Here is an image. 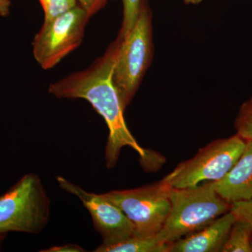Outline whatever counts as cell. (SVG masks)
I'll return each instance as SVG.
<instances>
[{
  "mask_svg": "<svg viewBox=\"0 0 252 252\" xmlns=\"http://www.w3.org/2000/svg\"><path fill=\"white\" fill-rule=\"evenodd\" d=\"M123 38L118 34L101 57L90 67L73 73L50 84L49 92L59 99H84L103 118L109 129L105 147L107 168L117 165L123 147L137 152L142 161L149 160L150 154L141 147L126 125L124 109L114 81L113 73Z\"/></svg>",
  "mask_w": 252,
  "mask_h": 252,
  "instance_id": "6da1fadb",
  "label": "cell"
},
{
  "mask_svg": "<svg viewBox=\"0 0 252 252\" xmlns=\"http://www.w3.org/2000/svg\"><path fill=\"white\" fill-rule=\"evenodd\" d=\"M170 213L157 235L160 242L170 245L206 226L231 207L217 193L212 182L190 188H170Z\"/></svg>",
  "mask_w": 252,
  "mask_h": 252,
  "instance_id": "7a4b0ae2",
  "label": "cell"
},
{
  "mask_svg": "<svg viewBox=\"0 0 252 252\" xmlns=\"http://www.w3.org/2000/svg\"><path fill=\"white\" fill-rule=\"evenodd\" d=\"M152 16L148 0H141L133 27L123 38L113 81L125 109L135 97L153 60Z\"/></svg>",
  "mask_w": 252,
  "mask_h": 252,
  "instance_id": "3957f363",
  "label": "cell"
},
{
  "mask_svg": "<svg viewBox=\"0 0 252 252\" xmlns=\"http://www.w3.org/2000/svg\"><path fill=\"white\" fill-rule=\"evenodd\" d=\"M50 207L51 201L39 176H23L0 196V234H39L49 223Z\"/></svg>",
  "mask_w": 252,
  "mask_h": 252,
  "instance_id": "277c9868",
  "label": "cell"
},
{
  "mask_svg": "<svg viewBox=\"0 0 252 252\" xmlns=\"http://www.w3.org/2000/svg\"><path fill=\"white\" fill-rule=\"evenodd\" d=\"M246 140L238 134L213 141L181 162L162 181L170 188H190L223 178L243 154Z\"/></svg>",
  "mask_w": 252,
  "mask_h": 252,
  "instance_id": "5b68a950",
  "label": "cell"
},
{
  "mask_svg": "<svg viewBox=\"0 0 252 252\" xmlns=\"http://www.w3.org/2000/svg\"><path fill=\"white\" fill-rule=\"evenodd\" d=\"M170 187L163 181L138 188L102 193L130 220L133 235L155 236L160 231L170 211Z\"/></svg>",
  "mask_w": 252,
  "mask_h": 252,
  "instance_id": "8992f818",
  "label": "cell"
},
{
  "mask_svg": "<svg viewBox=\"0 0 252 252\" xmlns=\"http://www.w3.org/2000/svg\"><path fill=\"white\" fill-rule=\"evenodd\" d=\"M89 16L80 5L44 22L34 36L32 51L34 59L44 69L57 65L82 42Z\"/></svg>",
  "mask_w": 252,
  "mask_h": 252,
  "instance_id": "52a82bcc",
  "label": "cell"
},
{
  "mask_svg": "<svg viewBox=\"0 0 252 252\" xmlns=\"http://www.w3.org/2000/svg\"><path fill=\"white\" fill-rule=\"evenodd\" d=\"M60 187L77 196L90 212L94 228L102 236V245L119 243L133 235L135 228L119 207L102 194L87 191L61 176L57 177Z\"/></svg>",
  "mask_w": 252,
  "mask_h": 252,
  "instance_id": "ba28073f",
  "label": "cell"
},
{
  "mask_svg": "<svg viewBox=\"0 0 252 252\" xmlns=\"http://www.w3.org/2000/svg\"><path fill=\"white\" fill-rule=\"evenodd\" d=\"M235 220L230 210L201 229L170 244V252H222Z\"/></svg>",
  "mask_w": 252,
  "mask_h": 252,
  "instance_id": "9c48e42d",
  "label": "cell"
},
{
  "mask_svg": "<svg viewBox=\"0 0 252 252\" xmlns=\"http://www.w3.org/2000/svg\"><path fill=\"white\" fill-rule=\"evenodd\" d=\"M212 184L217 193L230 204L252 198V140H246L243 154L230 171Z\"/></svg>",
  "mask_w": 252,
  "mask_h": 252,
  "instance_id": "30bf717a",
  "label": "cell"
},
{
  "mask_svg": "<svg viewBox=\"0 0 252 252\" xmlns=\"http://www.w3.org/2000/svg\"><path fill=\"white\" fill-rule=\"evenodd\" d=\"M170 245L162 243L155 236H139L130 238L112 244L99 245L94 252H170Z\"/></svg>",
  "mask_w": 252,
  "mask_h": 252,
  "instance_id": "8fae6325",
  "label": "cell"
},
{
  "mask_svg": "<svg viewBox=\"0 0 252 252\" xmlns=\"http://www.w3.org/2000/svg\"><path fill=\"white\" fill-rule=\"evenodd\" d=\"M252 225L248 220L236 217L222 252H252Z\"/></svg>",
  "mask_w": 252,
  "mask_h": 252,
  "instance_id": "7c38bea8",
  "label": "cell"
},
{
  "mask_svg": "<svg viewBox=\"0 0 252 252\" xmlns=\"http://www.w3.org/2000/svg\"><path fill=\"white\" fill-rule=\"evenodd\" d=\"M44 13V22H49L77 5V0H39Z\"/></svg>",
  "mask_w": 252,
  "mask_h": 252,
  "instance_id": "4fadbf2b",
  "label": "cell"
},
{
  "mask_svg": "<svg viewBox=\"0 0 252 252\" xmlns=\"http://www.w3.org/2000/svg\"><path fill=\"white\" fill-rule=\"evenodd\" d=\"M237 134L245 140H252V98L240 109L235 124Z\"/></svg>",
  "mask_w": 252,
  "mask_h": 252,
  "instance_id": "5bb4252c",
  "label": "cell"
},
{
  "mask_svg": "<svg viewBox=\"0 0 252 252\" xmlns=\"http://www.w3.org/2000/svg\"><path fill=\"white\" fill-rule=\"evenodd\" d=\"M123 4V20L119 35L125 38L133 27L138 14L141 0H122Z\"/></svg>",
  "mask_w": 252,
  "mask_h": 252,
  "instance_id": "9a60e30c",
  "label": "cell"
},
{
  "mask_svg": "<svg viewBox=\"0 0 252 252\" xmlns=\"http://www.w3.org/2000/svg\"><path fill=\"white\" fill-rule=\"evenodd\" d=\"M230 211L233 212L235 217L248 220L252 225V198L232 203Z\"/></svg>",
  "mask_w": 252,
  "mask_h": 252,
  "instance_id": "2e32d148",
  "label": "cell"
},
{
  "mask_svg": "<svg viewBox=\"0 0 252 252\" xmlns=\"http://www.w3.org/2000/svg\"><path fill=\"white\" fill-rule=\"evenodd\" d=\"M110 0H77L79 5L85 10L89 18L105 7Z\"/></svg>",
  "mask_w": 252,
  "mask_h": 252,
  "instance_id": "e0dca14e",
  "label": "cell"
},
{
  "mask_svg": "<svg viewBox=\"0 0 252 252\" xmlns=\"http://www.w3.org/2000/svg\"><path fill=\"white\" fill-rule=\"evenodd\" d=\"M41 252H84V249L77 244H65L41 250Z\"/></svg>",
  "mask_w": 252,
  "mask_h": 252,
  "instance_id": "ac0fdd59",
  "label": "cell"
},
{
  "mask_svg": "<svg viewBox=\"0 0 252 252\" xmlns=\"http://www.w3.org/2000/svg\"><path fill=\"white\" fill-rule=\"evenodd\" d=\"M10 7V0H0V16H7L9 14Z\"/></svg>",
  "mask_w": 252,
  "mask_h": 252,
  "instance_id": "d6986e66",
  "label": "cell"
},
{
  "mask_svg": "<svg viewBox=\"0 0 252 252\" xmlns=\"http://www.w3.org/2000/svg\"><path fill=\"white\" fill-rule=\"evenodd\" d=\"M186 4L198 5L203 1V0H183Z\"/></svg>",
  "mask_w": 252,
  "mask_h": 252,
  "instance_id": "ffe728a7",
  "label": "cell"
},
{
  "mask_svg": "<svg viewBox=\"0 0 252 252\" xmlns=\"http://www.w3.org/2000/svg\"><path fill=\"white\" fill-rule=\"evenodd\" d=\"M1 239H2V235L0 234V241H1Z\"/></svg>",
  "mask_w": 252,
  "mask_h": 252,
  "instance_id": "44dd1931",
  "label": "cell"
},
{
  "mask_svg": "<svg viewBox=\"0 0 252 252\" xmlns=\"http://www.w3.org/2000/svg\"><path fill=\"white\" fill-rule=\"evenodd\" d=\"M251 244H252V243H251Z\"/></svg>",
  "mask_w": 252,
  "mask_h": 252,
  "instance_id": "7402d4cb",
  "label": "cell"
}]
</instances>
